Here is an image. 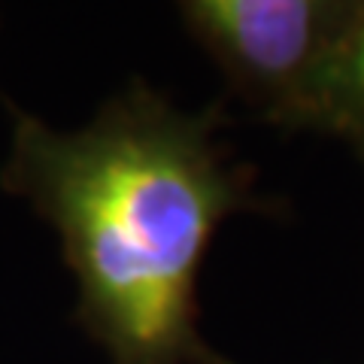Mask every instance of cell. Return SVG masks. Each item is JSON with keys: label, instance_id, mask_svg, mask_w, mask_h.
Listing matches in <instances>:
<instances>
[{"label": "cell", "instance_id": "cell-2", "mask_svg": "<svg viewBox=\"0 0 364 364\" xmlns=\"http://www.w3.org/2000/svg\"><path fill=\"white\" fill-rule=\"evenodd\" d=\"M355 0H191L179 13L264 122L316 131L325 79Z\"/></svg>", "mask_w": 364, "mask_h": 364}, {"label": "cell", "instance_id": "cell-3", "mask_svg": "<svg viewBox=\"0 0 364 364\" xmlns=\"http://www.w3.org/2000/svg\"><path fill=\"white\" fill-rule=\"evenodd\" d=\"M316 134L340 136L364 158V0L352 4L349 25L334 52Z\"/></svg>", "mask_w": 364, "mask_h": 364}, {"label": "cell", "instance_id": "cell-1", "mask_svg": "<svg viewBox=\"0 0 364 364\" xmlns=\"http://www.w3.org/2000/svg\"><path fill=\"white\" fill-rule=\"evenodd\" d=\"M219 128L215 107L182 112L143 85L79 131L13 112L0 186L55 225L76 318L112 364H234L198 331V277L219 225L258 200Z\"/></svg>", "mask_w": 364, "mask_h": 364}, {"label": "cell", "instance_id": "cell-4", "mask_svg": "<svg viewBox=\"0 0 364 364\" xmlns=\"http://www.w3.org/2000/svg\"><path fill=\"white\" fill-rule=\"evenodd\" d=\"M361 161H364V158H361Z\"/></svg>", "mask_w": 364, "mask_h": 364}]
</instances>
